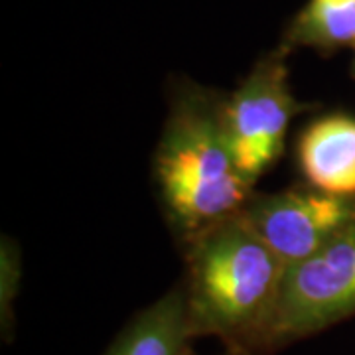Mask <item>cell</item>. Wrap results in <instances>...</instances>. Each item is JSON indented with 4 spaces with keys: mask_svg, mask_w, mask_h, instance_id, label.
Instances as JSON below:
<instances>
[{
    "mask_svg": "<svg viewBox=\"0 0 355 355\" xmlns=\"http://www.w3.org/2000/svg\"><path fill=\"white\" fill-rule=\"evenodd\" d=\"M286 266L243 216L191 237L186 284L191 334L216 336L235 355H261Z\"/></svg>",
    "mask_w": 355,
    "mask_h": 355,
    "instance_id": "1",
    "label": "cell"
},
{
    "mask_svg": "<svg viewBox=\"0 0 355 355\" xmlns=\"http://www.w3.org/2000/svg\"><path fill=\"white\" fill-rule=\"evenodd\" d=\"M156 180L170 217L191 237L241 216L253 186L229 144L221 107L182 99L156 153Z\"/></svg>",
    "mask_w": 355,
    "mask_h": 355,
    "instance_id": "2",
    "label": "cell"
},
{
    "mask_svg": "<svg viewBox=\"0 0 355 355\" xmlns=\"http://www.w3.org/2000/svg\"><path fill=\"white\" fill-rule=\"evenodd\" d=\"M354 314L355 225H352L318 253L286 268L263 352L308 338Z\"/></svg>",
    "mask_w": 355,
    "mask_h": 355,
    "instance_id": "3",
    "label": "cell"
},
{
    "mask_svg": "<svg viewBox=\"0 0 355 355\" xmlns=\"http://www.w3.org/2000/svg\"><path fill=\"white\" fill-rule=\"evenodd\" d=\"M300 109L279 55L257 65L221 107L233 156L251 186L282 156L288 125Z\"/></svg>",
    "mask_w": 355,
    "mask_h": 355,
    "instance_id": "4",
    "label": "cell"
},
{
    "mask_svg": "<svg viewBox=\"0 0 355 355\" xmlns=\"http://www.w3.org/2000/svg\"><path fill=\"white\" fill-rule=\"evenodd\" d=\"M241 216L282 265L291 268L355 225V203L352 198L314 188L288 190L254 198Z\"/></svg>",
    "mask_w": 355,
    "mask_h": 355,
    "instance_id": "5",
    "label": "cell"
},
{
    "mask_svg": "<svg viewBox=\"0 0 355 355\" xmlns=\"http://www.w3.org/2000/svg\"><path fill=\"white\" fill-rule=\"evenodd\" d=\"M298 162L314 190L354 198L355 119L330 114L312 123L298 142Z\"/></svg>",
    "mask_w": 355,
    "mask_h": 355,
    "instance_id": "6",
    "label": "cell"
},
{
    "mask_svg": "<svg viewBox=\"0 0 355 355\" xmlns=\"http://www.w3.org/2000/svg\"><path fill=\"white\" fill-rule=\"evenodd\" d=\"M186 288L172 291L130 320L105 355H193Z\"/></svg>",
    "mask_w": 355,
    "mask_h": 355,
    "instance_id": "7",
    "label": "cell"
},
{
    "mask_svg": "<svg viewBox=\"0 0 355 355\" xmlns=\"http://www.w3.org/2000/svg\"><path fill=\"white\" fill-rule=\"evenodd\" d=\"M291 40L324 50L355 44V0H310L292 26Z\"/></svg>",
    "mask_w": 355,
    "mask_h": 355,
    "instance_id": "8",
    "label": "cell"
},
{
    "mask_svg": "<svg viewBox=\"0 0 355 355\" xmlns=\"http://www.w3.org/2000/svg\"><path fill=\"white\" fill-rule=\"evenodd\" d=\"M18 261L14 249H6V245L2 247V328H6V320L12 314V300L18 286Z\"/></svg>",
    "mask_w": 355,
    "mask_h": 355,
    "instance_id": "9",
    "label": "cell"
}]
</instances>
